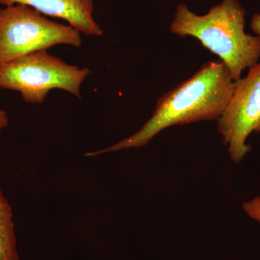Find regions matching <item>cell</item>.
Here are the masks:
<instances>
[{"label":"cell","mask_w":260,"mask_h":260,"mask_svg":"<svg viewBox=\"0 0 260 260\" xmlns=\"http://www.w3.org/2000/svg\"><path fill=\"white\" fill-rule=\"evenodd\" d=\"M242 208L249 218L260 223V196L243 203Z\"/></svg>","instance_id":"8"},{"label":"cell","mask_w":260,"mask_h":260,"mask_svg":"<svg viewBox=\"0 0 260 260\" xmlns=\"http://www.w3.org/2000/svg\"><path fill=\"white\" fill-rule=\"evenodd\" d=\"M217 128L231 160L242 162L251 150L248 138L260 133V61L244 78L234 81V92L217 120Z\"/></svg>","instance_id":"5"},{"label":"cell","mask_w":260,"mask_h":260,"mask_svg":"<svg viewBox=\"0 0 260 260\" xmlns=\"http://www.w3.org/2000/svg\"><path fill=\"white\" fill-rule=\"evenodd\" d=\"M9 124V118L8 114L3 109H0V133L5 129Z\"/></svg>","instance_id":"10"},{"label":"cell","mask_w":260,"mask_h":260,"mask_svg":"<svg viewBox=\"0 0 260 260\" xmlns=\"http://www.w3.org/2000/svg\"><path fill=\"white\" fill-rule=\"evenodd\" d=\"M0 260H19L13 210L0 190Z\"/></svg>","instance_id":"7"},{"label":"cell","mask_w":260,"mask_h":260,"mask_svg":"<svg viewBox=\"0 0 260 260\" xmlns=\"http://www.w3.org/2000/svg\"><path fill=\"white\" fill-rule=\"evenodd\" d=\"M15 4L27 5L45 16L64 20L84 35L104 34L94 19V0H0L1 6Z\"/></svg>","instance_id":"6"},{"label":"cell","mask_w":260,"mask_h":260,"mask_svg":"<svg viewBox=\"0 0 260 260\" xmlns=\"http://www.w3.org/2000/svg\"><path fill=\"white\" fill-rule=\"evenodd\" d=\"M90 74L88 68L68 64L41 50L0 65V88L19 92L28 104H42L53 89L80 99L82 84Z\"/></svg>","instance_id":"3"},{"label":"cell","mask_w":260,"mask_h":260,"mask_svg":"<svg viewBox=\"0 0 260 260\" xmlns=\"http://www.w3.org/2000/svg\"><path fill=\"white\" fill-rule=\"evenodd\" d=\"M246 10L240 0H221L208 13L198 15L187 5H178L170 30L180 37H191L219 57L234 81L243 71L259 62L260 37L245 32Z\"/></svg>","instance_id":"2"},{"label":"cell","mask_w":260,"mask_h":260,"mask_svg":"<svg viewBox=\"0 0 260 260\" xmlns=\"http://www.w3.org/2000/svg\"><path fill=\"white\" fill-rule=\"evenodd\" d=\"M80 32L21 4L0 8V65L57 45L80 47Z\"/></svg>","instance_id":"4"},{"label":"cell","mask_w":260,"mask_h":260,"mask_svg":"<svg viewBox=\"0 0 260 260\" xmlns=\"http://www.w3.org/2000/svg\"><path fill=\"white\" fill-rule=\"evenodd\" d=\"M250 27L255 35L260 37V13H256L251 18Z\"/></svg>","instance_id":"9"},{"label":"cell","mask_w":260,"mask_h":260,"mask_svg":"<svg viewBox=\"0 0 260 260\" xmlns=\"http://www.w3.org/2000/svg\"><path fill=\"white\" fill-rule=\"evenodd\" d=\"M234 89V80L225 65L220 60L207 61L191 78L181 82L157 101L151 117L139 131L109 148L85 155L95 157L141 148L170 126L217 121Z\"/></svg>","instance_id":"1"}]
</instances>
